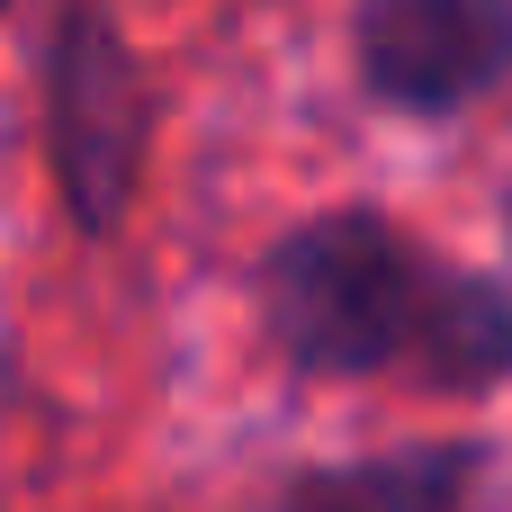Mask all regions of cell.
<instances>
[{
    "mask_svg": "<svg viewBox=\"0 0 512 512\" xmlns=\"http://www.w3.org/2000/svg\"><path fill=\"white\" fill-rule=\"evenodd\" d=\"M261 306L297 369L360 378V369L396 360L414 333V261L378 216H315L306 234H288L270 252Z\"/></svg>",
    "mask_w": 512,
    "mask_h": 512,
    "instance_id": "cell-1",
    "label": "cell"
},
{
    "mask_svg": "<svg viewBox=\"0 0 512 512\" xmlns=\"http://www.w3.org/2000/svg\"><path fill=\"white\" fill-rule=\"evenodd\" d=\"M360 72L396 108H459L512 72V0H360Z\"/></svg>",
    "mask_w": 512,
    "mask_h": 512,
    "instance_id": "cell-2",
    "label": "cell"
},
{
    "mask_svg": "<svg viewBox=\"0 0 512 512\" xmlns=\"http://www.w3.org/2000/svg\"><path fill=\"white\" fill-rule=\"evenodd\" d=\"M135 153H144V81H135L126 45L108 36V18L81 9L54 54V162H63L81 225H108L126 207Z\"/></svg>",
    "mask_w": 512,
    "mask_h": 512,
    "instance_id": "cell-3",
    "label": "cell"
},
{
    "mask_svg": "<svg viewBox=\"0 0 512 512\" xmlns=\"http://www.w3.org/2000/svg\"><path fill=\"white\" fill-rule=\"evenodd\" d=\"M414 342H423V378L450 396H477L512 378V297L495 279H450L441 297H414Z\"/></svg>",
    "mask_w": 512,
    "mask_h": 512,
    "instance_id": "cell-4",
    "label": "cell"
},
{
    "mask_svg": "<svg viewBox=\"0 0 512 512\" xmlns=\"http://www.w3.org/2000/svg\"><path fill=\"white\" fill-rule=\"evenodd\" d=\"M459 477H468V450H396V459H369V468L306 477L279 512H450Z\"/></svg>",
    "mask_w": 512,
    "mask_h": 512,
    "instance_id": "cell-5",
    "label": "cell"
},
{
    "mask_svg": "<svg viewBox=\"0 0 512 512\" xmlns=\"http://www.w3.org/2000/svg\"><path fill=\"white\" fill-rule=\"evenodd\" d=\"M0 9H9V0H0Z\"/></svg>",
    "mask_w": 512,
    "mask_h": 512,
    "instance_id": "cell-6",
    "label": "cell"
}]
</instances>
